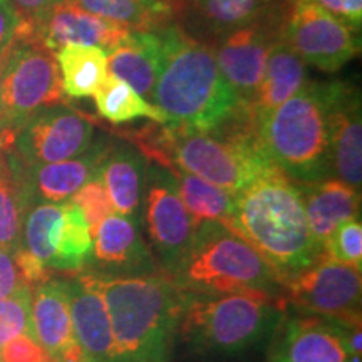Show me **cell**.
<instances>
[{
  "label": "cell",
  "instance_id": "16",
  "mask_svg": "<svg viewBox=\"0 0 362 362\" xmlns=\"http://www.w3.org/2000/svg\"><path fill=\"white\" fill-rule=\"evenodd\" d=\"M72 330L86 362H119L112 337L110 314L96 277L83 272L66 279Z\"/></svg>",
  "mask_w": 362,
  "mask_h": 362
},
{
  "label": "cell",
  "instance_id": "20",
  "mask_svg": "<svg viewBox=\"0 0 362 362\" xmlns=\"http://www.w3.org/2000/svg\"><path fill=\"white\" fill-rule=\"evenodd\" d=\"M111 141L106 138L94 139L88 151L78 158L47 165L24 166V176L33 202L35 198L45 203L69 202L72 194L83 188L89 180L99 175L103 160Z\"/></svg>",
  "mask_w": 362,
  "mask_h": 362
},
{
  "label": "cell",
  "instance_id": "38",
  "mask_svg": "<svg viewBox=\"0 0 362 362\" xmlns=\"http://www.w3.org/2000/svg\"><path fill=\"white\" fill-rule=\"evenodd\" d=\"M12 257L17 269L21 272L22 279H24V282L29 285V287L30 285H39L51 279V274H49L51 270H49L37 257H34L29 250H25L24 247H21L16 253H12Z\"/></svg>",
  "mask_w": 362,
  "mask_h": 362
},
{
  "label": "cell",
  "instance_id": "12",
  "mask_svg": "<svg viewBox=\"0 0 362 362\" xmlns=\"http://www.w3.org/2000/svg\"><path fill=\"white\" fill-rule=\"evenodd\" d=\"M96 139L94 121L78 110L57 104L30 117L17 133L16 155L25 166L78 158Z\"/></svg>",
  "mask_w": 362,
  "mask_h": 362
},
{
  "label": "cell",
  "instance_id": "7",
  "mask_svg": "<svg viewBox=\"0 0 362 362\" xmlns=\"http://www.w3.org/2000/svg\"><path fill=\"white\" fill-rule=\"evenodd\" d=\"M170 129L166 170L180 168L233 194L277 170L257 143L250 106L215 129Z\"/></svg>",
  "mask_w": 362,
  "mask_h": 362
},
{
  "label": "cell",
  "instance_id": "17",
  "mask_svg": "<svg viewBox=\"0 0 362 362\" xmlns=\"http://www.w3.org/2000/svg\"><path fill=\"white\" fill-rule=\"evenodd\" d=\"M30 322L35 341L51 362H86L72 330L66 279L39 284L30 300Z\"/></svg>",
  "mask_w": 362,
  "mask_h": 362
},
{
  "label": "cell",
  "instance_id": "31",
  "mask_svg": "<svg viewBox=\"0 0 362 362\" xmlns=\"http://www.w3.org/2000/svg\"><path fill=\"white\" fill-rule=\"evenodd\" d=\"M94 238L81 208L72 202L62 203V223L56 255L49 269L57 272H84L93 257Z\"/></svg>",
  "mask_w": 362,
  "mask_h": 362
},
{
  "label": "cell",
  "instance_id": "24",
  "mask_svg": "<svg viewBox=\"0 0 362 362\" xmlns=\"http://www.w3.org/2000/svg\"><path fill=\"white\" fill-rule=\"evenodd\" d=\"M307 83V66L285 40L272 45L267 59L264 79L257 90L250 111L252 116H264L291 99Z\"/></svg>",
  "mask_w": 362,
  "mask_h": 362
},
{
  "label": "cell",
  "instance_id": "23",
  "mask_svg": "<svg viewBox=\"0 0 362 362\" xmlns=\"http://www.w3.org/2000/svg\"><path fill=\"white\" fill-rule=\"evenodd\" d=\"M163 62L160 30L134 33L107 54V72L151 101Z\"/></svg>",
  "mask_w": 362,
  "mask_h": 362
},
{
  "label": "cell",
  "instance_id": "18",
  "mask_svg": "<svg viewBox=\"0 0 362 362\" xmlns=\"http://www.w3.org/2000/svg\"><path fill=\"white\" fill-rule=\"evenodd\" d=\"M131 34L128 27L94 16L74 0L54 4L40 25L35 42L56 54L64 45H96L106 56Z\"/></svg>",
  "mask_w": 362,
  "mask_h": 362
},
{
  "label": "cell",
  "instance_id": "34",
  "mask_svg": "<svg viewBox=\"0 0 362 362\" xmlns=\"http://www.w3.org/2000/svg\"><path fill=\"white\" fill-rule=\"evenodd\" d=\"M30 300H33V292L29 285L0 300V349L8 339L19 334H29L34 337L33 322H30Z\"/></svg>",
  "mask_w": 362,
  "mask_h": 362
},
{
  "label": "cell",
  "instance_id": "6",
  "mask_svg": "<svg viewBox=\"0 0 362 362\" xmlns=\"http://www.w3.org/2000/svg\"><path fill=\"white\" fill-rule=\"evenodd\" d=\"M285 309L282 297L260 292L187 296L180 334L194 354L235 357L274 337Z\"/></svg>",
  "mask_w": 362,
  "mask_h": 362
},
{
  "label": "cell",
  "instance_id": "26",
  "mask_svg": "<svg viewBox=\"0 0 362 362\" xmlns=\"http://www.w3.org/2000/svg\"><path fill=\"white\" fill-rule=\"evenodd\" d=\"M79 7L134 33H155L173 24L185 8L176 0H74Z\"/></svg>",
  "mask_w": 362,
  "mask_h": 362
},
{
  "label": "cell",
  "instance_id": "41",
  "mask_svg": "<svg viewBox=\"0 0 362 362\" xmlns=\"http://www.w3.org/2000/svg\"><path fill=\"white\" fill-rule=\"evenodd\" d=\"M19 19L7 0H0V52L6 51L16 39Z\"/></svg>",
  "mask_w": 362,
  "mask_h": 362
},
{
  "label": "cell",
  "instance_id": "33",
  "mask_svg": "<svg viewBox=\"0 0 362 362\" xmlns=\"http://www.w3.org/2000/svg\"><path fill=\"white\" fill-rule=\"evenodd\" d=\"M324 259L362 269V225L359 218L339 225L322 245Z\"/></svg>",
  "mask_w": 362,
  "mask_h": 362
},
{
  "label": "cell",
  "instance_id": "30",
  "mask_svg": "<svg viewBox=\"0 0 362 362\" xmlns=\"http://www.w3.org/2000/svg\"><path fill=\"white\" fill-rule=\"evenodd\" d=\"M178 183V193L193 220H214L226 228H232L235 194L215 187L180 168H168Z\"/></svg>",
  "mask_w": 362,
  "mask_h": 362
},
{
  "label": "cell",
  "instance_id": "11",
  "mask_svg": "<svg viewBox=\"0 0 362 362\" xmlns=\"http://www.w3.org/2000/svg\"><path fill=\"white\" fill-rule=\"evenodd\" d=\"M361 291L359 269L322 257L310 269L285 280L282 298L298 312L356 327L361 325Z\"/></svg>",
  "mask_w": 362,
  "mask_h": 362
},
{
  "label": "cell",
  "instance_id": "45",
  "mask_svg": "<svg viewBox=\"0 0 362 362\" xmlns=\"http://www.w3.org/2000/svg\"><path fill=\"white\" fill-rule=\"evenodd\" d=\"M59 2H69V0H52V4H59Z\"/></svg>",
  "mask_w": 362,
  "mask_h": 362
},
{
  "label": "cell",
  "instance_id": "37",
  "mask_svg": "<svg viewBox=\"0 0 362 362\" xmlns=\"http://www.w3.org/2000/svg\"><path fill=\"white\" fill-rule=\"evenodd\" d=\"M0 362H51L39 342L29 334L8 339L0 349Z\"/></svg>",
  "mask_w": 362,
  "mask_h": 362
},
{
  "label": "cell",
  "instance_id": "22",
  "mask_svg": "<svg viewBox=\"0 0 362 362\" xmlns=\"http://www.w3.org/2000/svg\"><path fill=\"white\" fill-rule=\"evenodd\" d=\"M298 188L310 233L320 247L339 225L359 218L361 189L339 178L329 176L314 183H298Z\"/></svg>",
  "mask_w": 362,
  "mask_h": 362
},
{
  "label": "cell",
  "instance_id": "43",
  "mask_svg": "<svg viewBox=\"0 0 362 362\" xmlns=\"http://www.w3.org/2000/svg\"><path fill=\"white\" fill-rule=\"evenodd\" d=\"M2 67H4V51L0 52V78H2Z\"/></svg>",
  "mask_w": 362,
  "mask_h": 362
},
{
  "label": "cell",
  "instance_id": "4",
  "mask_svg": "<svg viewBox=\"0 0 362 362\" xmlns=\"http://www.w3.org/2000/svg\"><path fill=\"white\" fill-rule=\"evenodd\" d=\"M339 84L307 81L274 111L252 116L264 156L297 183L330 176L329 116Z\"/></svg>",
  "mask_w": 362,
  "mask_h": 362
},
{
  "label": "cell",
  "instance_id": "40",
  "mask_svg": "<svg viewBox=\"0 0 362 362\" xmlns=\"http://www.w3.org/2000/svg\"><path fill=\"white\" fill-rule=\"evenodd\" d=\"M314 2L324 7L327 12L334 13L354 30L361 29L362 0H314Z\"/></svg>",
  "mask_w": 362,
  "mask_h": 362
},
{
  "label": "cell",
  "instance_id": "36",
  "mask_svg": "<svg viewBox=\"0 0 362 362\" xmlns=\"http://www.w3.org/2000/svg\"><path fill=\"white\" fill-rule=\"evenodd\" d=\"M7 2L11 4L19 19V30H17L16 39L35 42L40 25L54 6L52 0H7Z\"/></svg>",
  "mask_w": 362,
  "mask_h": 362
},
{
  "label": "cell",
  "instance_id": "21",
  "mask_svg": "<svg viewBox=\"0 0 362 362\" xmlns=\"http://www.w3.org/2000/svg\"><path fill=\"white\" fill-rule=\"evenodd\" d=\"M146 170V156L128 141H111L99 170L112 211L138 223H141L139 215L143 208Z\"/></svg>",
  "mask_w": 362,
  "mask_h": 362
},
{
  "label": "cell",
  "instance_id": "35",
  "mask_svg": "<svg viewBox=\"0 0 362 362\" xmlns=\"http://www.w3.org/2000/svg\"><path fill=\"white\" fill-rule=\"evenodd\" d=\"M69 202L76 203L81 208L93 238L96 237L99 225L103 223L104 218L115 214L110 198H107L106 188H104L101 175H96L93 180H89L83 188H79L78 192L72 194Z\"/></svg>",
  "mask_w": 362,
  "mask_h": 362
},
{
  "label": "cell",
  "instance_id": "8",
  "mask_svg": "<svg viewBox=\"0 0 362 362\" xmlns=\"http://www.w3.org/2000/svg\"><path fill=\"white\" fill-rule=\"evenodd\" d=\"M66 104L56 54L29 40L13 39L4 51L0 78V129L17 136L45 107Z\"/></svg>",
  "mask_w": 362,
  "mask_h": 362
},
{
  "label": "cell",
  "instance_id": "15",
  "mask_svg": "<svg viewBox=\"0 0 362 362\" xmlns=\"http://www.w3.org/2000/svg\"><path fill=\"white\" fill-rule=\"evenodd\" d=\"M346 325L319 315L284 317L269 362H349Z\"/></svg>",
  "mask_w": 362,
  "mask_h": 362
},
{
  "label": "cell",
  "instance_id": "2",
  "mask_svg": "<svg viewBox=\"0 0 362 362\" xmlns=\"http://www.w3.org/2000/svg\"><path fill=\"white\" fill-rule=\"evenodd\" d=\"M232 232L247 240L285 280L322 259L297 181L272 170L235 193Z\"/></svg>",
  "mask_w": 362,
  "mask_h": 362
},
{
  "label": "cell",
  "instance_id": "39",
  "mask_svg": "<svg viewBox=\"0 0 362 362\" xmlns=\"http://www.w3.org/2000/svg\"><path fill=\"white\" fill-rule=\"evenodd\" d=\"M25 285L27 284L13 262V257L0 248V300L11 297L12 293H16Z\"/></svg>",
  "mask_w": 362,
  "mask_h": 362
},
{
  "label": "cell",
  "instance_id": "44",
  "mask_svg": "<svg viewBox=\"0 0 362 362\" xmlns=\"http://www.w3.org/2000/svg\"><path fill=\"white\" fill-rule=\"evenodd\" d=\"M277 2H280V4H284V6H291V4L293 2V0H277Z\"/></svg>",
  "mask_w": 362,
  "mask_h": 362
},
{
  "label": "cell",
  "instance_id": "13",
  "mask_svg": "<svg viewBox=\"0 0 362 362\" xmlns=\"http://www.w3.org/2000/svg\"><path fill=\"white\" fill-rule=\"evenodd\" d=\"M285 13H274L255 24L230 30L220 35V42L214 47L221 74L248 106H252L264 79L272 45L280 39Z\"/></svg>",
  "mask_w": 362,
  "mask_h": 362
},
{
  "label": "cell",
  "instance_id": "10",
  "mask_svg": "<svg viewBox=\"0 0 362 362\" xmlns=\"http://www.w3.org/2000/svg\"><path fill=\"white\" fill-rule=\"evenodd\" d=\"M144 223L161 274L171 279L192 247L197 221L178 193V183L170 170L149 165L144 180Z\"/></svg>",
  "mask_w": 362,
  "mask_h": 362
},
{
  "label": "cell",
  "instance_id": "42",
  "mask_svg": "<svg viewBox=\"0 0 362 362\" xmlns=\"http://www.w3.org/2000/svg\"><path fill=\"white\" fill-rule=\"evenodd\" d=\"M17 136L13 133H8V131L0 129V156L7 155V153L12 151L13 144H16Z\"/></svg>",
  "mask_w": 362,
  "mask_h": 362
},
{
  "label": "cell",
  "instance_id": "29",
  "mask_svg": "<svg viewBox=\"0 0 362 362\" xmlns=\"http://www.w3.org/2000/svg\"><path fill=\"white\" fill-rule=\"evenodd\" d=\"M93 98L99 116L112 124L131 123L141 117L158 124H168V117L160 107L139 96L133 88L110 72Z\"/></svg>",
  "mask_w": 362,
  "mask_h": 362
},
{
  "label": "cell",
  "instance_id": "25",
  "mask_svg": "<svg viewBox=\"0 0 362 362\" xmlns=\"http://www.w3.org/2000/svg\"><path fill=\"white\" fill-rule=\"evenodd\" d=\"M33 198L24 166L16 155L0 156V248L16 253L22 247V230Z\"/></svg>",
  "mask_w": 362,
  "mask_h": 362
},
{
  "label": "cell",
  "instance_id": "14",
  "mask_svg": "<svg viewBox=\"0 0 362 362\" xmlns=\"http://www.w3.org/2000/svg\"><path fill=\"white\" fill-rule=\"evenodd\" d=\"M84 272L106 279H133L161 274L155 253L141 237L138 221L111 214L99 225L93 257Z\"/></svg>",
  "mask_w": 362,
  "mask_h": 362
},
{
  "label": "cell",
  "instance_id": "27",
  "mask_svg": "<svg viewBox=\"0 0 362 362\" xmlns=\"http://www.w3.org/2000/svg\"><path fill=\"white\" fill-rule=\"evenodd\" d=\"M56 61L67 98L94 96L107 76V56L96 45H64L56 52Z\"/></svg>",
  "mask_w": 362,
  "mask_h": 362
},
{
  "label": "cell",
  "instance_id": "5",
  "mask_svg": "<svg viewBox=\"0 0 362 362\" xmlns=\"http://www.w3.org/2000/svg\"><path fill=\"white\" fill-rule=\"evenodd\" d=\"M170 280L194 297L243 292L282 297V279L274 267L247 240L214 220L198 221L192 247Z\"/></svg>",
  "mask_w": 362,
  "mask_h": 362
},
{
  "label": "cell",
  "instance_id": "28",
  "mask_svg": "<svg viewBox=\"0 0 362 362\" xmlns=\"http://www.w3.org/2000/svg\"><path fill=\"white\" fill-rule=\"evenodd\" d=\"M187 6L200 17L208 30L218 35L288 8L277 0H185V8Z\"/></svg>",
  "mask_w": 362,
  "mask_h": 362
},
{
  "label": "cell",
  "instance_id": "9",
  "mask_svg": "<svg viewBox=\"0 0 362 362\" xmlns=\"http://www.w3.org/2000/svg\"><path fill=\"white\" fill-rule=\"evenodd\" d=\"M280 39L305 64L324 72L341 71L361 51L354 29L314 0H293L284 17Z\"/></svg>",
  "mask_w": 362,
  "mask_h": 362
},
{
  "label": "cell",
  "instance_id": "46",
  "mask_svg": "<svg viewBox=\"0 0 362 362\" xmlns=\"http://www.w3.org/2000/svg\"><path fill=\"white\" fill-rule=\"evenodd\" d=\"M176 2H180L181 6H183V8H185V0H176Z\"/></svg>",
  "mask_w": 362,
  "mask_h": 362
},
{
  "label": "cell",
  "instance_id": "3",
  "mask_svg": "<svg viewBox=\"0 0 362 362\" xmlns=\"http://www.w3.org/2000/svg\"><path fill=\"white\" fill-rule=\"evenodd\" d=\"M96 282L119 362H170L187 296L163 274Z\"/></svg>",
  "mask_w": 362,
  "mask_h": 362
},
{
  "label": "cell",
  "instance_id": "1",
  "mask_svg": "<svg viewBox=\"0 0 362 362\" xmlns=\"http://www.w3.org/2000/svg\"><path fill=\"white\" fill-rule=\"evenodd\" d=\"M160 34L163 62L151 101L165 112L168 124L210 131L245 110L248 104L221 74L214 47L176 24L160 29Z\"/></svg>",
  "mask_w": 362,
  "mask_h": 362
},
{
  "label": "cell",
  "instance_id": "19",
  "mask_svg": "<svg viewBox=\"0 0 362 362\" xmlns=\"http://www.w3.org/2000/svg\"><path fill=\"white\" fill-rule=\"evenodd\" d=\"M330 175L361 189L362 181V116L359 93L339 84L329 116Z\"/></svg>",
  "mask_w": 362,
  "mask_h": 362
},
{
  "label": "cell",
  "instance_id": "32",
  "mask_svg": "<svg viewBox=\"0 0 362 362\" xmlns=\"http://www.w3.org/2000/svg\"><path fill=\"white\" fill-rule=\"evenodd\" d=\"M62 223V203H40L25 215L22 247L42 264L51 267L56 255L57 238ZM51 270V269H49Z\"/></svg>",
  "mask_w": 362,
  "mask_h": 362
}]
</instances>
